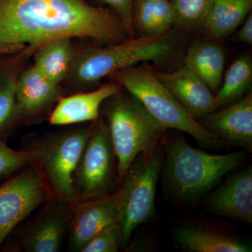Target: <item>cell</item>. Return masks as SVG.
<instances>
[{"instance_id": "1", "label": "cell", "mask_w": 252, "mask_h": 252, "mask_svg": "<svg viewBox=\"0 0 252 252\" xmlns=\"http://www.w3.org/2000/svg\"><path fill=\"white\" fill-rule=\"evenodd\" d=\"M64 37L101 46L130 38L112 9L84 0H0V56L26 51L32 56L48 41Z\"/></svg>"}, {"instance_id": "2", "label": "cell", "mask_w": 252, "mask_h": 252, "mask_svg": "<svg viewBox=\"0 0 252 252\" xmlns=\"http://www.w3.org/2000/svg\"><path fill=\"white\" fill-rule=\"evenodd\" d=\"M182 32L172 30L158 36H135L101 46L75 49L72 69L64 81L72 94L98 87L113 73L140 63H165L177 58L185 44Z\"/></svg>"}, {"instance_id": "3", "label": "cell", "mask_w": 252, "mask_h": 252, "mask_svg": "<svg viewBox=\"0 0 252 252\" xmlns=\"http://www.w3.org/2000/svg\"><path fill=\"white\" fill-rule=\"evenodd\" d=\"M161 172L167 193L175 202L190 204L205 198L225 175L248 158L247 151L211 154L195 148L179 133L162 137Z\"/></svg>"}, {"instance_id": "4", "label": "cell", "mask_w": 252, "mask_h": 252, "mask_svg": "<svg viewBox=\"0 0 252 252\" xmlns=\"http://www.w3.org/2000/svg\"><path fill=\"white\" fill-rule=\"evenodd\" d=\"M100 114L108 127L117 157L119 184L134 159L157 145L167 129L122 87L104 101Z\"/></svg>"}, {"instance_id": "5", "label": "cell", "mask_w": 252, "mask_h": 252, "mask_svg": "<svg viewBox=\"0 0 252 252\" xmlns=\"http://www.w3.org/2000/svg\"><path fill=\"white\" fill-rule=\"evenodd\" d=\"M107 79L115 81L135 96L167 130L174 129L189 134L203 149L216 150L226 147L187 112L159 80L155 69L148 63L118 71Z\"/></svg>"}, {"instance_id": "6", "label": "cell", "mask_w": 252, "mask_h": 252, "mask_svg": "<svg viewBox=\"0 0 252 252\" xmlns=\"http://www.w3.org/2000/svg\"><path fill=\"white\" fill-rule=\"evenodd\" d=\"M91 124L30 135L23 150L32 156L56 198L73 205L78 201L72 177L91 130Z\"/></svg>"}, {"instance_id": "7", "label": "cell", "mask_w": 252, "mask_h": 252, "mask_svg": "<svg viewBox=\"0 0 252 252\" xmlns=\"http://www.w3.org/2000/svg\"><path fill=\"white\" fill-rule=\"evenodd\" d=\"M163 157L162 139L153 148L134 159L119 183L122 192L119 220L123 230L122 249L127 247L139 225L148 223L156 216V195Z\"/></svg>"}, {"instance_id": "8", "label": "cell", "mask_w": 252, "mask_h": 252, "mask_svg": "<svg viewBox=\"0 0 252 252\" xmlns=\"http://www.w3.org/2000/svg\"><path fill=\"white\" fill-rule=\"evenodd\" d=\"M72 181L78 201L105 196L118 182L117 157L108 127L101 116L92 122Z\"/></svg>"}, {"instance_id": "9", "label": "cell", "mask_w": 252, "mask_h": 252, "mask_svg": "<svg viewBox=\"0 0 252 252\" xmlns=\"http://www.w3.org/2000/svg\"><path fill=\"white\" fill-rule=\"evenodd\" d=\"M52 197L35 165L0 183V250L16 227Z\"/></svg>"}, {"instance_id": "10", "label": "cell", "mask_w": 252, "mask_h": 252, "mask_svg": "<svg viewBox=\"0 0 252 252\" xmlns=\"http://www.w3.org/2000/svg\"><path fill=\"white\" fill-rule=\"evenodd\" d=\"M122 205V192L119 188L105 196L71 205L67 231L69 248L81 252L99 232L119 222Z\"/></svg>"}, {"instance_id": "11", "label": "cell", "mask_w": 252, "mask_h": 252, "mask_svg": "<svg viewBox=\"0 0 252 252\" xmlns=\"http://www.w3.org/2000/svg\"><path fill=\"white\" fill-rule=\"evenodd\" d=\"M21 235L20 249L26 252H58L67 236L71 205L52 197Z\"/></svg>"}, {"instance_id": "12", "label": "cell", "mask_w": 252, "mask_h": 252, "mask_svg": "<svg viewBox=\"0 0 252 252\" xmlns=\"http://www.w3.org/2000/svg\"><path fill=\"white\" fill-rule=\"evenodd\" d=\"M66 91L61 85L48 80L33 64L20 73L16 86V102L23 124L42 122Z\"/></svg>"}, {"instance_id": "13", "label": "cell", "mask_w": 252, "mask_h": 252, "mask_svg": "<svg viewBox=\"0 0 252 252\" xmlns=\"http://www.w3.org/2000/svg\"><path fill=\"white\" fill-rule=\"evenodd\" d=\"M205 198V210L209 213L252 224V165L219 184Z\"/></svg>"}, {"instance_id": "14", "label": "cell", "mask_w": 252, "mask_h": 252, "mask_svg": "<svg viewBox=\"0 0 252 252\" xmlns=\"http://www.w3.org/2000/svg\"><path fill=\"white\" fill-rule=\"evenodd\" d=\"M203 127L226 146L252 152V92L198 120Z\"/></svg>"}, {"instance_id": "15", "label": "cell", "mask_w": 252, "mask_h": 252, "mask_svg": "<svg viewBox=\"0 0 252 252\" xmlns=\"http://www.w3.org/2000/svg\"><path fill=\"white\" fill-rule=\"evenodd\" d=\"M121 89L117 83L110 81L94 90L63 96L50 113L48 121L51 125L58 126L94 122L100 117L104 101Z\"/></svg>"}, {"instance_id": "16", "label": "cell", "mask_w": 252, "mask_h": 252, "mask_svg": "<svg viewBox=\"0 0 252 252\" xmlns=\"http://www.w3.org/2000/svg\"><path fill=\"white\" fill-rule=\"evenodd\" d=\"M155 71L159 80L195 120L217 110L215 94L200 77L185 65L171 72Z\"/></svg>"}, {"instance_id": "17", "label": "cell", "mask_w": 252, "mask_h": 252, "mask_svg": "<svg viewBox=\"0 0 252 252\" xmlns=\"http://www.w3.org/2000/svg\"><path fill=\"white\" fill-rule=\"evenodd\" d=\"M177 245L189 252H249L251 245L226 230L203 223H187L174 232Z\"/></svg>"}, {"instance_id": "18", "label": "cell", "mask_w": 252, "mask_h": 252, "mask_svg": "<svg viewBox=\"0 0 252 252\" xmlns=\"http://www.w3.org/2000/svg\"><path fill=\"white\" fill-rule=\"evenodd\" d=\"M184 62L216 94L221 85L225 62V51L220 44L210 39L194 41L187 49Z\"/></svg>"}, {"instance_id": "19", "label": "cell", "mask_w": 252, "mask_h": 252, "mask_svg": "<svg viewBox=\"0 0 252 252\" xmlns=\"http://www.w3.org/2000/svg\"><path fill=\"white\" fill-rule=\"evenodd\" d=\"M26 52L13 56L9 65L0 70V138L6 137L20 124H23L21 112L16 102V86L18 76L26 67Z\"/></svg>"}, {"instance_id": "20", "label": "cell", "mask_w": 252, "mask_h": 252, "mask_svg": "<svg viewBox=\"0 0 252 252\" xmlns=\"http://www.w3.org/2000/svg\"><path fill=\"white\" fill-rule=\"evenodd\" d=\"M71 38H59L43 44L34 54V67L56 85L65 81L72 69L76 48Z\"/></svg>"}, {"instance_id": "21", "label": "cell", "mask_w": 252, "mask_h": 252, "mask_svg": "<svg viewBox=\"0 0 252 252\" xmlns=\"http://www.w3.org/2000/svg\"><path fill=\"white\" fill-rule=\"evenodd\" d=\"M252 0H215L201 29L212 40L233 34L251 12Z\"/></svg>"}, {"instance_id": "22", "label": "cell", "mask_w": 252, "mask_h": 252, "mask_svg": "<svg viewBox=\"0 0 252 252\" xmlns=\"http://www.w3.org/2000/svg\"><path fill=\"white\" fill-rule=\"evenodd\" d=\"M132 22L135 36H158L174 29L175 13L170 0H134Z\"/></svg>"}, {"instance_id": "23", "label": "cell", "mask_w": 252, "mask_h": 252, "mask_svg": "<svg viewBox=\"0 0 252 252\" xmlns=\"http://www.w3.org/2000/svg\"><path fill=\"white\" fill-rule=\"evenodd\" d=\"M252 62L248 56H240L223 74L221 85L215 94L217 109L243 98L252 91Z\"/></svg>"}, {"instance_id": "24", "label": "cell", "mask_w": 252, "mask_h": 252, "mask_svg": "<svg viewBox=\"0 0 252 252\" xmlns=\"http://www.w3.org/2000/svg\"><path fill=\"white\" fill-rule=\"evenodd\" d=\"M175 13L174 28L185 32L201 29L215 0H172Z\"/></svg>"}, {"instance_id": "25", "label": "cell", "mask_w": 252, "mask_h": 252, "mask_svg": "<svg viewBox=\"0 0 252 252\" xmlns=\"http://www.w3.org/2000/svg\"><path fill=\"white\" fill-rule=\"evenodd\" d=\"M0 138V183L34 165L32 156L23 150H15Z\"/></svg>"}, {"instance_id": "26", "label": "cell", "mask_w": 252, "mask_h": 252, "mask_svg": "<svg viewBox=\"0 0 252 252\" xmlns=\"http://www.w3.org/2000/svg\"><path fill=\"white\" fill-rule=\"evenodd\" d=\"M122 225L117 222L99 232L81 252H117L122 248Z\"/></svg>"}, {"instance_id": "27", "label": "cell", "mask_w": 252, "mask_h": 252, "mask_svg": "<svg viewBox=\"0 0 252 252\" xmlns=\"http://www.w3.org/2000/svg\"><path fill=\"white\" fill-rule=\"evenodd\" d=\"M94 7L109 8L119 16L130 38L135 37L132 22V5L134 0H84Z\"/></svg>"}, {"instance_id": "28", "label": "cell", "mask_w": 252, "mask_h": 252, "mask_svg": "<svg viewBox=\"0 0 252 252\" xmlns=\"http://www.w3.org/2000/svg\"><path fill=\"white\" fill-rule=\"evenodd\" d=\"M232 40L236 43L252 44V14L247 16L244 22L240 26V29L235 31L234 36L232 37Z\"/></svg>"}, {"instance_id": "29", "label": "cell", "mask_w": 252, "mask_h": 252, "mask_svg": "<svg viewBox=\"0 0 252 252\" xmlns=\"http://www.w3.org/2000/svg\"><path fill=\"white\" fill-rule=\"evenodd\" d=\"M170 1H172V0H170Z\"/></svg>"}]
</instances>
